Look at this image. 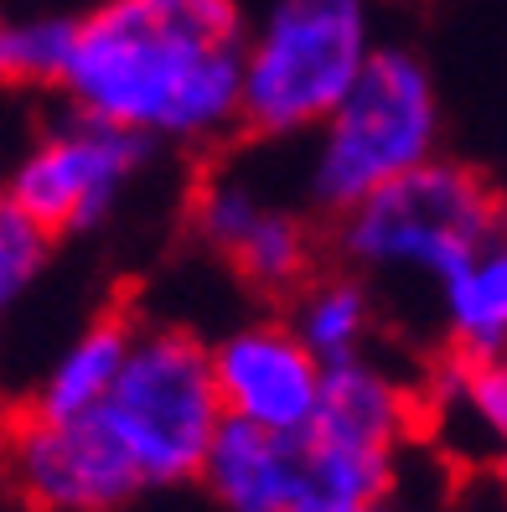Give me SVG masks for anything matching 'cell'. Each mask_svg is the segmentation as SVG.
I'll list each match as a JSON object with an SVG mask.
<instances>
[{
  "mask_svg": "<svg viewBox=\"0 0 507 512\" xmlns=\"http://www.w3.org/2000/svg\"><path fill=\"white\" fill-rule=\"evenodd\" d=\"M99 414L125 440L145 487L197 481L218 430L228 425L213 373V347H202L182 326L135 331L125 373H119Z\"/></svg>",
  "mask_w": 507,
  "mask_h": 512,
  "instance_id": "obj_4",
  "label": "cell"
},
{
  "mask_svg": "<svg viewBox=\"0 0 507 512\" xmlns=\"http://www.w3.org/2000/svg\"><path fill=\"white\" fill-rule=\"evenodd\" d=\"M238 0H99L78 16L63 94L140 140L207 145L244 109Z\"/></svg>",
  "mask_w": 507,
  "mask_h": 512,
  "instance_id": "obj_1",
  "label": "cell"
},
{
  "mask_svg": "<svg viewBox=\"0 0 507 512\" xmlns=\"http://www.w3.org/2000/svg\"><path fill=\"white\" fill-rule=\"evenodd\" d=\"M135 331L125 321H94L52 357V368L42 373L37 394H32V414L42 419H83L99 414L114 394L119 373H125Z\"/></svg>",
  "mask_w": 507,
  "mask_h": 512,
  "instance_id": "obj_13",
  "label": "cell"
},
{
  "mask_svg": "<svg viewBox=\"0 0 507 512\" xmlns=\"http://www.w3.org/2000/svg\"><path fill=\"white\" fill-rule=\"evenodd\" d=\"M290 326L326 368L363 357V342L373 331V295L357 285L352 275H326L295 290V311Z\"/></svg>",
  "mask_w": 507,
  "mask_h": 512,
  "instance_id": "obj_15",
  "label": "cell"
},
{
  "mask_svg": "<svg viewBox=\"0 0 507 512\" xmlns=\"http://www.w3.org/2000/svg\"><path fill=\"white\" fill-rule=\"evenodd\" d=\"M373 512H394V507H389V502H383V507H373Z\"/></svg>",
  "mask_w": 507,
  "mask_h": 512,
  "instance_id": "obj_20",
  "label": "cell"
},
{
  "mask_svg": "<svg viewBox=\"0 0 507 512\" xmlns=\"http://www.w3.org/2000/svg\"><path fill=\"white\" fill-rule=\"evenodd\" d=\"M502 357H507V352H502Z\"/></svg>",
  "mask_w": 507,
  "mask_h": 512,
  "instance_id": "obj_21",
  "label": "cell"
},
{
  "mask_svg": "<svg viewBox=\"0 0 507 512\" xmlns=\"http://www.w3.org/2000/svg\"><path fill=\"white\" fill-rule=\"evenodd\" d=\"M145 150L151 140H140L135 130L73 109L11 161L6 197L52 233H83L114 213V202L145 166Z\"/></svg>",
  "mask_w": 507,
  "mask_h": 512,
  "instance_id": "obj_6",
  "label": "cell"
},
{
  "mask_svg": "<svg viewBox=\"0 0 507 512\" xmlns=\"http://www.w3.org/2000/svg\"><path fill=\"white\" fill-rule=\"evenodd\" d=\"M445 399L476 435L497 450L507 445V357H461V368L445 373Z\"/></svg>",
  "mask_w": 507,
  "mask_h": 512,
  "instance_id": "obj_18",
  "label": "cell"
},
{
  "mask_svg": "<svg viewBox=\"0 0 507 512\" xmlns=\"http://www.w3.org/2000/svg\"><path fill=\"white\" fill-rule=\"evenodd\" d=\"M6 481L32 512H119L145 492L125 440L104 414H26L6 435Z\"/></svg>",
  "mask_w": 507,
  "mask_h": 512,
  "instance_id": "obj_7",
  "label": "cell"
},
{
  "mask_svg": "<svg viewBox=\"0 0 507 512\" xmlns=\"http://www.w3.org/2000/svg\"><path fill=\"white\" fill-rule=\"evenodd\" d=\"M394 450H373L306 425L290 435V507L285 512H373L389 502Z\"/></svg>",
  "mask_w": 507,
  "mask_h": 512,
  "instance_id": "obj_10",
  "label": "cell"
},
{
  "mask_svg": "<svg viewBox=\"0 0 507 512\" xmlns=\"http://www.w3.org/2000/svg\"><path fill=\"white\" fill-rule=\"evenodd\" d=\"M507 213L471 171L425 161L337 218V249L368 275H425L445 285Z\"/></svg>",
  "mask_w": 507,
  "mask_h": 512,
  "instance_id": "obj_5",
  "label": "cell"
},
{
  "mask_svg": "<svg viewBox=\"0 0 507 512\" xmlns=\"http://www.w3.org/2000/svg\"><path fill=\"white\" fill-rule=\"evenodd\" d=\"M497 471H502V481H507V445L497 450Z\"/></svg>",
  "mask_w": 507,
  "mask_h": 512,
  "instance_id": "obj_19",
  "label": "cell"
},
{
  "mask_svg": "<svg viewBox=\"0 0 507 512\" xmlns=\"http://www.w3.org/2000/svg\"><path fill=\"white\" fill-rule=\"evenodd\" d=\"M311 425L326 435H342V440L394 450L399 456V440L409 435V394L399 388L394 373H383L368 357H347V363L326 368Z\"/></svg>",
  "mask_w": 507,
  "mask_h": 512,
  "instance_id": "obj_12",
  "label": "cell"
},
{
  "mask_svg": "<svg viewBox=\"0 0 507 512\" xmlns=\"http://www.w3.org/2000/svg\"><path fill=\"white\" fill-rule=\"evenodd\" d=\"M373 57L363 0H270L244 47L238 125L264 140L316 135Z\"/></svg>",
  "mask_w": 507,
  "mask_h": 512,
  "instance_id": "obj_3",
  "label": "cell"
},
{
  "mask_svg": "<svg viewBox=\"0 0 507 512\" xmlns=\"http://www.w3.org/2000/svg\"><path fill=\"white\" fill-rule=\"evenodd\" d=\"M440 104L435 78L409 47H373L363 78L311 135L306 192L321 213H352L378 187L435 161Z\"/></svg>",
  "mask_w": 507,
  "mask_h": 512,
  "instance_id": "obj_2",
  "label": "cell"
},
{
  "mask_svg": "<svg viewBox=\"0 0 507 512\" xmlns=\"http://www.w3.org/2000/svg\"><path fill=\"white\" fill-rule=\"evenodd\" d=\"M47 259H52V228L0 192V311H11L42 280Z\"/></svg>",
  "mask_w": 507,
  "mask_h": 512,
  "instance_id": "obj_17",
  "label": "cell"
},
{
  "mask_svg": "<svg viewBox=\"0 0 507 512\" xmlns=\"http://www.w3.org/2000/svg\"><path fill=\"white\" fill-rule=\"evenodd\" d=\"M202 487L223 512H285L290 507V435L228 419L202 461Z\"/></svg>",
  "mask_w": 507,
  "mask_h": 512,
  "instance_id": "obj_11",
  "label": "cell"
},
{
  "mask_svg": "<svg viewBox=\"0 0 507 512\" xmlns=\"http://www.w3.org/2000/svg\"><path fill=\"white\" fill-rule=\"evenodd\" d=\"M440 316L461 357L507 352V218L451 280L440 285Z\"/></svg>",
  "mask_w": 507,
  "mask_h": 512,
  "instance_id": "obj_14",
  "label": "cell"
},
{
  "mask_svg": "<svg viewBox=\"0 0 507 512\" xmlns=\"http://www.w3.org/2000/svg\"><path fill=\"white\" fill-rule=\"evenodd\" d=\"M213 373L228 419L275 430V435H301L316 404L326 363L295 337L290 321H244L213 347Z\"/></svg>",
  "mask_w": 507,
  "mask_h": 512,
  "instance_id": "obj_8",
  "label": "cell"
},
{
  "mask_svg": "<svg viewBox=\"0 0 507 512\" xmlns=\"http://www.w3.org/2000/svg\"><path fill=\"white\" fill-rule=\"evenodd\" d=\"M192 233L254 290H301L311 280V228L301 213L275 207L244 176H207L192 197Z\"/></svg>",
  "mask_w": 507,
  "mask_h": 512,
  "instance_id": "obj_9",
  "label": "cell"
},
{
  "mask_svg": "<svg viewBox=\"0 0 507 512\" xmlns=\"http://www.w3.org/2000/svg\"><path fill=\"white\" fill-rule=\"evenodd\" d=\"M73 32L68 16H0V88H63Z\"/></svg>",
  "mask_w": 507,
  "mask_h": 512,
  "instance_id": "obj_16",
  "label": "cell"
}]
</instances>
